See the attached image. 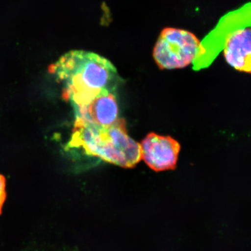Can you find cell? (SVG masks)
Wrapping results in <instances>:
<instances>
[{"label": "cell", "mask_w": 251, "mask_h": 251, "mask_svg": "<svg viewBox=\"0 0 251 251\" xmlns=\"http://www.w3.org/2000/svg\"><path fill=\"white\" fill-rule=\"evenodd\" d=\"M64 85L62 97L72 106L84 104L105 89L115 90L117 71L108 59L95 53L75 50L49 68Z\"/></svg>", "instance_id": "obj_1"}, {"label": "cell", "mask_w": 251, "mask_h": 251, "mask_svg": "<svg viewBox=\"0 0 251 251\" xmlns=\"http://www.w3.org/2000/svg\"><path fill=\"white\" fill-rule=\"evenodd\" d=\"M67 146L125 168H134L141 160L140 144L128 136L124 119L107 127L75 121Z\"/></svg>", "instance_id": "obj_2"}, {"label": "cell", "mask_w": 251, "mask_h": 251, "mask_svg": "<svg viewBox=\"0 0 251 251\" xmlns=\"http://www.w3.org/2000/svg\"><path fill=\"white\" fill-rule=\"evenodd\" d=\"M205 49L191 31L168 27L162 29L153 50V57L160 70H171L188 67Z\"/></svg>", "instance_id": "obj_3"}, {"label": "cell", "mask_w": 251, "mask_h": 251, "mask_svg": "<svg viewBox=\"0 0 251 251\" xmlns=\"http://www.w3.org/2000/svg\"><path fill=\"white\" fill-rule=\"evenodd\" d=\"M140 146L141 159L152 170L162 172L176 167L181 147L174 138L151 133Z\"/></svg>", "instance_id": "obj_4"}, {"label": "cell", "mask_w": 251, "mask_h": 251, "mask_svg": "<svg viewBox=\"0 0 251 251\" xmlns=\"http://www.w3.org/2000/svg\"><path fill=\"white\" fill-rule=\"evenodd\" d=\"M75 121L107 127L118 119L119 106L115 90L105 89L84 104L72 106Z\"/></svg>", "instance_id": "obj_5"}, {"label": "cell", "mask_w": 251, "mask_h": 251, "mask_svg": "<svg viewBox=\"0 0 251 251\" xmlns=\"http://www.w3.org/2000/svg\"><path fill=\"white\" fill-rule=\"evenodd\" d=\"M251 32L250 27H241L227 34L224 45L226 61L235 70L251 74Z\"/></svg>", "instance_id": "obj_6"}, {"label": "cell", "mask_w": 251, "mask_h": 251, "mask_svg": "<svg viewBox=\"0 0 251 251\" xmlns=\"http://www.w3.org/2000/svg\"><path fill=\"white\" fill-rule=\"evenodd\" d=\"M6 180L4 176L0 175V215L1 214L2 207L7 198L6 193Z\"/></svg>", "instance_id": "obj_7"}]
</instances>
